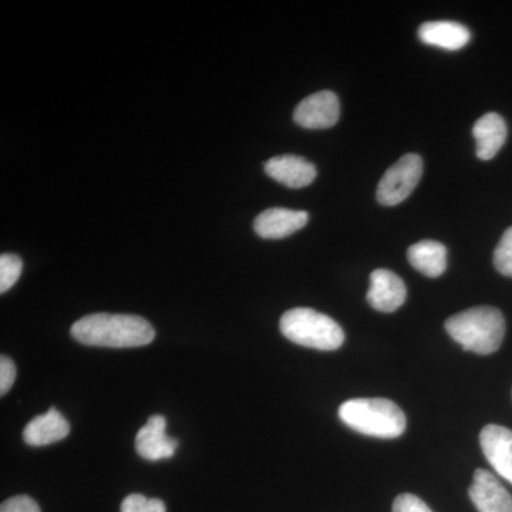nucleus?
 <instances>
[{
  "label": "nucleus",
  "mask_w": 512,
  "mask_h": 512,
  "mask_svg": "<svg viewBox=\"0 0 512 512\" xmlns=\"http://www.w3.org/2000/svg\"><path fill=\"white\" fill-rule=\"evenodd\" d=\"M69 433V421L64 419L62 414L52 407L49 412L40 414V416H36L35 419L29 421L28 426L23 431V439L29 446L42 447L66 439Z\"/></svg>",
  "instance_id": "ddd939ff"
},
{
  "label": "nucleus",
  "mask_w": 512,
  "mask_h": 512,
  "mask_svg": "<svg viewBox=\"0 0 512 512\" xmlns=\"http://www.w3.org/2000/svg\"><path fill=\"white\" fill-rule=\"evenodd\" d=\"M468 494L480 512H512L511 494L490 471L480 468L474 473Z\"/></svg>",
  "instance_id": "1a4fd4ad"
},
{
  "label": "nucleus",
  "mask_w": 512,
  "mask_h": 512,
  "mask_svg": "<svg viewBox=\"0 0 512 512\" xmlns=\"http://www.w3.org/2000/svg\"><path fill=\"white\" fill-rule=\"evenodd\" d=\"M494 265L501 275L512 278V227L504 232L503 238L495 248Z\"/></svg>",
  "instance_id": "a211bd4d"
},
{
  "label": "nucleus",
  "mask_w": 512,
  "mask_h": 512,
  "mask_svg": "<svg viewBox=\"0 0 512 512\" xmlns=\"http://www.w3.org/2000/svg\"><path fill=\"white\" fill-rule=\"evenodd\" d=\"M167 420L163 416H151L136 437V450L144 460H167L175 454L178 441L165 433Z\"/></svg>",
  "instance_id": "6e6552de"
},
{
  "label": "nucleus",
  "mask_w": 512,
  "mask_h": 512,
  "mask_svg": "<svg viewBox=\"0 0 512 512\" xmlns=\"http://www.w3.org/2000/svg\"><path fill=\"white\" fill-rule=\"evenodd\" d=\"M340 104L335 93L319 92L306 97L298 104L293 120L298 126L308 130H325L339 121Z\"/></svg>",
  "instance_id": "423d86ee"
},
{
  "label": "nucleus",
  "mask_w": 512,
  "mask_h": 512,
  "mask_svg": "<svg viewBox=\"0 0 512 512\" xmlns=\"http://www.w3.org/2000/svg\"><path fill=\"white\" fill-rule=\"evenodd\" d=\"M444 326L458 345L477 355L497 352L505 336L504 315L493 306H477L457 313Z\"/></svg>",
  "instance_id": "f03ea898"
},
{
  "label": "nucleus",
  "mask_w": 512,
  "mask_h": 512,
  "mask_svg": "<svg viewBox=\"0 0 512 512\" xmlns=\"http://www.w3.org/2000/svg\"><path fill=\"white\" fill-rule=\"evenodd\" d=\"M16 380V366L10 357H0V394L5 396Z\"/></svg>",
  "instance_id": "4be33fe9"
},
{
  "label": "nucleus",
  "mask_w": 512,
  "mask_h": 512,
  "mask_svg": "<svg viewBox=\"0 0 512 512\" xmlns=\"http://www.w3.org/2000/svg\"><path fill=\"white\" fill-rule=\"evenodd\" d=\"M23 262L18 255L0 256V293H6L18 282L22 274Z\"/></svg>",
  "instance_id": "f3484780"
},
{
  "label": "nucleus",
  "mask_w": 512,
  "mask_h": 512,
  "mask_svg": "<svg viewBox=\"0 0 512 512\" xmlns=\"http://www.w3.org/2000/svg\"><path fill=\"white\" fill-rule=\"evenodd\" d=\"M279 326L286 339L305 348L330 352L345 342V332L335 320L309 308L285 312Z\"/></svg>",
  "instance_id": "20e7f679"
},
{
  "label": "nucleus",
  "mask_w": 512,
  "mask_h": 512,
  "mask_svg": "<svg viewBox=\"0 0 512 512\" xmlns=\"http://www.w3.org/2000/svg\"><path fill=\"white\" fill-rule=\"evenodd\" d=\"M480 444L494 470L512 484V430L490 424L481 430Z\"/></svg>",
  "instance_id": "9d476101"
},
{
  "label": "nucleus",
  "mask_w": 512,
  "mask_h": 512,
  "mask_svg": "<svg viewBox=\"0 0 512 512\" xmlns=\"http://www.w3.org/2000/svg\"><path fill=\"white\" fill-rule=\"evenodd\" d=\"M265 173L279 184L295 190L308 187L316 180L315 165L292 154L271 158L265 164Z\"/></svg>",
  "instance_id": "f8f14e48"
},
{
  "label": "nucleus",
  "mask_w": 512,
  "mask_h": 512,
  "mask_svg": "<svg viewBox=\"0 0 512 512\" xmlns=\"http://www.w3.org/2000/svg\"><path fill=\"white\" fill-rule=\"evenodd\" d=\"M393 512H433L429 505L413 494H400L394 500Z\"/></svg>",
  "instance_id": "aec40b11"
},
{
  "label": "nucleus",
  "mask_w": 512,
  "mask_h": 512,
  "mask_svg": "<svg viewBox=\"0 0 512 512\" xmlns=\"http://www.w3.org/2000/svg\"><path fill=\"white\" fill-rule=\"evenodd\" d=\"M407 258L427 278H439L447 268V248L441 242H417L407 251Z\"/></svg>",
  "instance_id": "dca6fc26"
},
{
  "label": "nucleus",
  "mask_w": 512,
  "mask_h": 512,
  "mask_svg": "<svg viewBox=\"0 0 512 512\" xmlns=\"http://www.w3.org/2000/svg\"><path fill=\"white\" fill-rule=\"evenodd\" d=\"M407 288L403 279L389 269H376L370 275L367 302L377 312L392 313L406 302Z\"/></svg>",
  "instance_id": "0eeeda50"
},
{
  "label": "nucleus",
  "mask_w": 512,
  "mask_h": 512,
  "mask_svg": "<svg viewBox=\"0 0 512 512\" xmlns=\"http://www.w3.org/2000/svg\"><path fill=\"white\" fill-rule=\"evenodd\" d=\"M72 336L87 346L140 348L153 342L156 330L148 320L140 316L93 313L74 323Z\"/></svg>",
  "instance_id": "f257e3e1"
},
{
  "label": "nucleus",
  "mask_w": 512,
  "mask_h": 512,
  "mask_svg": "<svg viewBox=\"0 0 512 512\" xmlns=\"http://www.w3.org/2000/svg\"><path fill=\"white\" fill-rule=\"evenodd\" d=\"M507 124L497 113H488L473 127V136L477 141V157L488 161L497 156L507 140Z\"/></svg>",
  "instance_id": "4468645a"
},
{
  "label": "nucleus",
  "mask_w": 512,
  "mask_h": 512,
  "mask_svg": "<svg viewBox=\"0 0 512 512\" xmlns=\"http://www.w3.org/2000/svg\"><path fill=\"white\" fill-rule=\"evenodd\" d=\"M419 37L426 45L441 47V49L456 52L470 42L471 33L466 26L457 22H427L420 26Z\"/></svg>",
  "instance_id": "2eb2a0df"
},
{
  "label": "nucleus",
  "mask_w": 512,
  "mask_h": 512,
  "mask_svg": "<svg viewBox=\"0 0 512 512\" xmlns=\"http://www.w3.org/2000/svg\"><path fill=\"white\" fill-rule=\"evenodd\" d=\"M423 174V160L417 154H406L384 173L377 187V201L394 207L410 197Z\"/></svg>",
  "instance_id": "39448f33"
},
{
  "label": "nucleus",
  "mask_w": 512,
  "mask_h": 512,
  "mask_svg": "<svg viewBox=\"0 0 512 512\" xmlns=\"http://www.w3.org/2000/svg\"><path fill=\"white\" fill-rule=\"evenodd\" d=\"M121 512H167L165 504L158 498H147L141 494H130L121 504Z\"/></svg>",
  "instance_id": "6ab92c4d"
},
{
  "label": "nucleus",
  "mask_w": 512,
  "mask_h": 512,
  "mask_svg": "<svg viewBox=\"0 0 512 512\" xmlns=\"http://www.w3.org/2000/svg\"><path fill=\"white\" fill-rule=\"evenodd\" d=\"M0 512H42L39 505L28 495H16L9 498L0 507Z\"/></svg>",
  "instance_id": "412c9836"
},
{
  "label": "nucleus",
  "mask_w": 512,
  "mask_h": 512,
  "mask_svg": "<svg viewBox=\"0 0 512 512\" xmlns=\"http://www.w3.org/2000/svg\"><path fill=\"white\" fill-rule=\"evenodd\" d=\"M308 221L309 214L306 211L269 208L255 218L254 229L261 238L282 239L305 228Z\"/></svg>",
  "instance_id": "9b49d317"
},
{
  "label": "nucleus",
  "mask_w": 512,
  "mask_h": 512,
  "mask_svg": "<svg viewBox=\"0 0 512 512\" xmlns=\"http://www.w3.org/2000/svg\"><path fill=\"white\" fill-rule=\"evenodd\" d=\"M339 419L357 433L397 439L406 430L403 410L387 399H352L339 407Z\"/></svg>",
  "instance_id": "7ed1b4c3"
}]
</instances>
